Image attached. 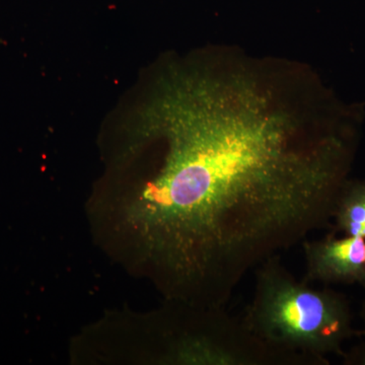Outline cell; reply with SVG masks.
Listing matches in <instances>:
<instances>
[{
  "instance_id": "obj_1",
  "label": "cell",
  "mask_w": 365,
  "mask_h": 365,
  "mask_svg": "<svg viewBox=\"0 0 365 365\" xmlns=\"http://www.w3.org/2000/svg\"><path fill=\"white\" fill-rule=\"evenodd\" d=\"M155 168L129 215L167 299L225 307L244 278L332 222L357 145L343 118L307 123L245 71L176 68L137 120Z\"/></svg>"
},
{
  "instance_id": "obj_5",
  "label": "cell",
  "mask_w": 365,
  "mask_h": 365,
  "mask_svg": "<svg viewBox=\"0 0 365 365\" xmlns=\"http://www.w3.org/2000/svg\"><path fill=\"white\" fill-rule=\"evenodd\" d=\"M343 364L347 365H365V343L355 346L348 352L341 355Z\"/></svg>"
},
{
  "instance_id": "obj_2",
  "label": "cell",
  "mask_w": 365,
  "mask_h": 365,
  "mask_svg": "<svg viewBox=\"0 0 365 365\" xmlns=\"http://www.w3.org/2000/svg\"><path fill=\"white\" fill-rule=\"evenodd\" d=\"M242 319L268 344L323 365L329 364L328 355L341 356L343 346L356 334L344 295L297 279L278 256L256 268L253 299Z\"/></svg>"
},
{
  "instance_id": "obj_3",
  "label": "cell",
  "mask_w": 365,
  "mask_h": 365,
  "mask_svg": "<svg viewBox=\"0 0 365 365\" xmlns=\"http://www.w3.org/2000/svg\"><path fill=\"white\" fill-rule=\"evenodd\" d=\"M307 282L359 285L365 288V239L331 234L302 242Z\"/></svg>"
},
{
  "instance_id": "obj_4",
  "label": "cell",
  "mask_w": 365,
  "mask_h": 365,
  "mask_svg": "<svg viewBox=\"0 0 365 365\" xmlns=\"http://www.w3.org/2000/svg\"><path fill=\"white\" fill-rule=\"evenodd\" d=\"M334 232L365 239V181L347 180L340 190L333 218Z\"/></svg>"
},
{
  "instance_id": "obj_6",
  "label": "cell",
  "mask_w": 365,
  "mask_h": 365,
  "mask_svg": "<svg viewBox=\"0 0 365 365\" xmlns=\"http://www.w3.org/2000/svg\"><path fill=\"white\" fill-rule=\"evenodd\" d=\"M360 317H361L362 324H364V331H362V334L365 335V302L364 304H362L361 311H360Z\"/></svg>"
}]
</instances>
